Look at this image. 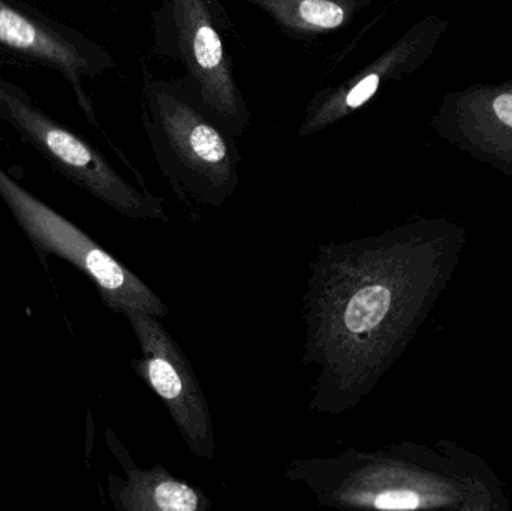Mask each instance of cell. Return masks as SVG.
Masks as SVG:
<instances>
[{
    "label": "cell",
    "mask_w": 512,
    "mask_h": 511,
    "mask_svg": "<svg viewBox=\"0 0 512 511\" xmlns=\"http://www.w3.org/2000/svg\"><path fill=\"white\" fill-rule=\"evenodd\" d=\"M0 119L66 179L114 212L134 221L170 222L164 198L129 183L86 138L54 119L23 87L2 75Z\"/></svg>",
    "instance_id": "277c9868"
},
{
    "label": "cell",
    "mask_w": 512,
    "mask_h": 511,
    "mask_svg": "<svg viewBox=\"0 0 512 511\" xmlns=\"http://www.w3.org/2000/svg\"><path fill=\"white\" fill-rule=\"evenodd\" d=\"M221 12L219 0H164L152 11L155 50L185 68L177 81L189 98L239 138L251 111L219 30Z\"/></svg>",
    "instance_id": "3957f363"
},
{
    "label": "cell",
    "mask_w": 512,
    "mask_h": 511,
    "mask_svg": "<svg viewBox=\"0 0 512 511\" xmlns=\"http://www.w3.org/2000/svg\"><path fill=\"white\" fill-rule=\"evenodd\" d=\"M493 108H495L499 119L512 128V95H502L496 98Z\"/></svg>",
    "instance_id": "30bf717a"
},
{
    "label": "cell",
    "mask_w": 512,
    "mask_h": 511,
    "mask_svg": "<svg viewBox=\"0 0 512 511\" xmlns=\"http://www.w3.org/2000/svg\"><path fill=\"white\" fill-rule=\"evenodd\" d=\"M399 243H318L301 299V363L316 366L310 414L342 416L372 392L399 339Z\"/></svg>",
    "instance_id": "6da1fadb"
},
{
    "label": "cell",
    "mask_w": 512,
    "mask_h": 511,
    "mask_svg": "<svg viewBox=\"0 0 512 511\" xmlns=\"http://www.w3.org/2000/svg\"><path fill=\"white\" fill-rule=\"evenodd\" d=\"M0 50L62 74L90 125L102 131L84 80L113 68L104 45L23 0H0Z\"/></svg>",
    "instance_id": "52a82bcc"
},
{
    "label": "cell",
    "mask_w": 512,
    "mask_h": 511,
    "mask_svg": "<svg viewBox=\"0 0 512 511\" xmlns=\"http://www.w3.org/2000/svg\"><path fill=\"white\" fill-rule=\"evenodd\" d=\"M122 315L140 344L141 357L131 362L135 374L164 402L188 449L213 461L218 446L212 411L188 357L161 318L138 309Z\"/></svg>",
    "instance_id": "8992f818"
},
{
    "label": "cell",
    "mask_w": 512,
    "mask_h": 511,
    "mask_svg": "<svg viewBox=\"0 0 512 511\" xmlns=\"http://www.w3.org/2000/svg\"><path fill=\"white\" fill-rule=\"evenodd\" d=\"M0 197L42 260L56 255L68 261L93 282L102 303L111 311L123 314L126 309H138L161 320L168 317L167 303L143 279L89 234L26 191L2 167Z\"/></svg>",
    "instance_id": "5b68a950"
},
{
    "label": "cell",
    "mask_w": 512,
    "mask_h": 511,
    "mask_svg": "<svg viewBox=\"0 0 512 511\" xmlns=\"http://www.w3.org/2000/svg\"><path fill=\"white\" fill-rule=\"evenodd\" d=\"M108 449L125 471V479L108 476V491L114 509L119 511H207L212 498L200 488L177 479L164 465L140 468L120 443L113 429L105 431Z\"/></svg>",
    "instance_id": "ba28073f"
},
{
    "label": "cell",
    "mask_w": 512,
    "mask_h": 511,
    "mask_svg": "<svg viewBox=\"0 0 512 511\" xmlns=\"http://www.w3.org/2000/svg\"><path fill=\"white\" fill-rule=\"evenodd\" d=\"M141 120L156 164L192 224L236 194V138L192 101L179 81L146 75Z\"/></svg>",
    "instance_id": "7a4b0ae2"
},
{
    "label": "cell",
    "mask_w": 512,
    "mask_h": 511,
    "mask_svg": "<svg viewBox=\"0 0 512 511\" xmlns=\"http://www.w3.org/2000/svg\"><path fill=\"white\" fill-rule=\"evenodd\" d=\"M294 33H321L354 20L364 0H246Z\"/></svg>",
    "instance_id": "9c48e42d"
}]
</instances>
